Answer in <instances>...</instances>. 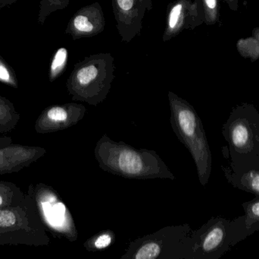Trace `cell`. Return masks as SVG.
Returning a JSON list of instances; mask_svg holds the SVG:
<instances>
[{
  "mask_svg": "<svg viewBox=\"0 0 259 259\" xmlns=\"http://www.w3.org/2000/svg\"><path fill=\"white\" fill-rule=\"evenodd\" d=\"M112 238L111 234L108 233L100 234L94 240V246L95 249H102L107 248L112 243Z\"/></svg>",
  "mask_w": 259,
  "mask_h": 259,
  "instance_id": "obj_23",
  "label": "cell"
},
{
  "mask_svg": "<svg viewBox=\"0 0 259 259\" xmlns=\"http://www.w3.org/2000/svg\"><path fill=\"white\" fill-rule=\"evenodd\" d=\"M114 57L111 53L86 56L74 65L67 88L72 100L97 106L107 97L115 79Z\"/></svg>",
  "mask_w": 259,
  "mask_h": 259,
  "instance_id": "obj_4",
  "label": "cell"
},
{
  "mask_svg": "<svg viewBox=\"0 0 259 259\" xmlns=\"http://www.w3.org/2000/svg\"><path fill=\"white\" fill-rule=\"evenodd\" d=\"M116 27L122 41L131 42L141 33L145 15L152 8V0H112Z\"/></svg>",
  "mask_w": 259,
  "mask_h": 259,
  "instance_id": "obj_8",
  "label": "cell"
},
{
  "mask_svg": "<svg viewBox=\"0 0 259 259\" xmlns=\"http://www.w3.org/2000/svg\"><path fill=\"white\" fill-rule=\"evenodd\" d=\"M21 115L13 103L0 95V133H9L18 126Z\"/></svg>",
  "mask_w": 259,
  "mask_h": 259,
  "instance_id": "obj_14",
  "label": "cell"
},
{
  "mask_svg": "<svg viewBox=\"0 0 259 259\" xmlns=\"http://www.w3.org/2000/svg\"><path fill=\"white\" fill-rule=\"evenodd\" d=\"M27 196L13 182L0 181V208L20 205Z\"/></svg>",
  "mask_w": 259,
  "mask_h": 259,
  "instance_id": "obj_15",
  "label": "cell"
},
{
  "mask_svg": "<svg viewBox=\"0 0 259 259\" xmlns=\"http://www.w3.org/2000/svg\"><path fill=\"white\" fill-rule=\"evenodd\" d=\"M70 0H41L37 21L42 25L52 13L68 7Z\"/></svg>",
  "mask_w": 259,
  "mask_h": 259,
  "instance_id": "obj_18",
  "label": "cell"
},
{
  "mask_svg": "<svg viewBox=\"0 0 259 259\" xmlns=\"http://www.w3.org/2000/svg\"><path fill=\"white\" fill-rule=\"evenodd\" d=\"M222 134L228 143L232 171L259 168V112L254 105L244 103L233 108Z\"/></svg>",
  "mask_w": 259,
  "mask_h": 259,
  "instance_id": "obj_2",
  "label": "cell"
},
{
  "mask_svg": "<svg viewBox=\"0 0 259 259\" xmlns=\"http://www.w3.org/2000/svg\"><path fill=\"white\" fill-rule=\"evenodd\" d=\"M244 209V224L249 236L259 231V198L242 204Z\"/></svg>",
  "mask_w": 259,
  "mask_h": 259,
  "instance_id": "obj_16",
  "label": "cell"
},
{
  "mask_svg": "<svg viewBox=\"0 0 259 259\" xmlns=\"http://www.w3.org/2000/svg\"><path fill=\"white\" fill-rule=\"evenodd\" d=\"M252 34H253L254 38L258 40L259 42V27L254 29L253 31H252Z\"/></svg>",
  "mask_w": 259,
  "mask_h": 259,
  "instance_id": "obj_27",
  "label": "cell"
},
{
  "mask_svg": "<svg viewBox=\"0 0 259 259\" xmlns=\"http://www.w3.org/2000/svg\"><path fill=\"white\" fill-rule=\"evenodd\" d=\"M198 3L194 0H177L169 6L163 41H170L186 29L201 22Z\"/></svg>",
  "mask_w": 259,
  "mask_h": 259,
  "instance_id": "obj_11",
  "label": "cell"
},
{
  "mask_svg": "<svg viewBox=\"0 0 259 259\" xmlns=\"http://www.w3.org/2000/svg\"><path fill=\"white\" fill-rule=\"evenodd\" d=\"M227 3H228L229 7L231 8L232 10H237L238 8V0H225Z\"/></svg>",
  "mask_w": 259,
  "mask_h": 259,
  "instance_id": "obj_25",
  "label": "cell"
},
{
  "mask_svg": "<svg viewBox=\"0 0 259 259\" xmlns=\"http://www.w3.org/2000/svg\"><path fill=\"white\" fill-rule=\"evenodd\" d=\"M161 253V247L155 242L146 243L139 249L134 258L135 259L156 258Z\"/></svg>",
  "mask_w": 259,
  "mask_h": 259,
  "instance_id": "obj_22",
  "label": "cell"
},
{
  "mask_svg": "<svg viewBox=\"0 0 259 259\" xmlns=\"http://www.w3.org/2000/svg\"><path fill=\"white\" fill-rule=\"evenodd\" d=\"M237 50L242 56L256 60L259 58V42L256 38H249L240 39L237 44Z\"/></svg>",
  "mask_w": 259,
  "mask_h": 259,
  "instance_id": "obj_19",
  "label": "cell"
},
{
  "mask_svg": "<svg viewBox=\"0 0 259 259\" xmlns=\"http://www.w3.org/2000/svg\"><path fill=\"white\" fill-rule=\"evenodd\" d=\"M47 154L38 146L12 144L0 147V175L17 173L36 162Z\"/></svg>",
  "mask_w": 259,
  "mask_h": 259,
  "instance_id": "obj_12",
  "label": "cell"
},
{
  "mask_svg": "<svg viewBox=\"0 0 259 259\" xmlns=\"http://www.w3.org/2000/svg\"><path fill=\"white\" fill-rule=\"evenodd\" d=\"M86 111L84 106L77 103L49 106L36 119L35 131L38 134H47L68 129L81 120Z\"/></svg>",
  "mask_w": 259,
  "mask_h": 259,
  "instance_id": "obj_9",
  "label": "cell"
},
{
  "mask_svg": "<svg viewBox=\"0 0 259 259\" xmlns=\"http://www.w3.org/2000/svg\"><path fill=\"white\" fill-rule=\"evenodd\" d=\"M225 178L234 188L255 195L259 198V168L232 171L230 167L222 166Z\"/></svg>",
  "mask_w": 259,
  "mask_h": 259,
  "instance_id": "obj_13",
  "label": "cell"
},
{
  "mask_svg": "<svg viewBox=\"0 0 259 259\" xmlns=\"http://www.w3.org/2000/svg\"><path fill=\"white\" fill-rule=\"evenodd\" d=\"M168 99L172 129L191 154L199 182L205 187L211 176L212 157L202 120L188 102L171 91Z\"/></svg>",
  "mask_w": 259,
  "mask_h": 259,
  "instance_id": "obj_3",
  "label": "cell"
},
{
  "mask_svg": "<svg viewBox=\"0 0 259 259\" xmlns=\"http://www.w3.org/2000/svg\"><path fill=\"white\" fill-rule=\"evenodd\" d=\"M95 156L103 170L128 179H175L154 151L137 150L104 135L97 142Z\"/></svg>",
  "mask_w": 259,
  "mask_h": 259,
  "instance_id": "obj_1",
  "label": "cell"
},
{
  "mask_svg": "<svg viewBox=\"0 0 259 259\" xmlns=\"http://www.w3.org/2000/svg\"><path fill=\"white\" fill-rule=\"evenodd\" d=\"M13 143L12 138L7 136H0V147H5Z\"/></svg>",
  "mask_w": 259,
  "mask_h": 259,
  "instance_id": "obj_24",
  "label": "cell"
},
{
  "mask_svg": "<svg viewBox=\"0 0 259 259\" xmlns=\"http://www.w3.org/2000/svg\"><path fill=\"white\" fill-rule=\"evenodd\" d=\"M249 237L244 216L233 220L211 217L195 235L193 250L199 258L218 259Z\"/></svg>",
  "mask_w": 259,
  "mask_h": 259,
  "instance_id": "obj_6",
  "label": "cell"
},
{
  "mask_svg": "<svg viewBox=\"0 0 259 259\" xmlns=\"http://www.w3.org/2000/svg\"><path fill=\"white\" fill-rule=\"evenodd\" d=\"M49 242L45 225L28 194L20 205L0 208V246H39Z\"/></svg>",
  "mask_w": 259,
  "mask_h": 259,
  "instance_id": "obj_5",
  "label": "cell"
},
{
  "mask_svg": "<svg viewBox=\"0 0 259 259\" xmlns=\"http://www.w3.org/2000/svg\"><path fill=\"white\" fill-rule=\"evenodd\" d=\"M204 19L208 25H212L219 21V2L218 0H202Z\"/></svg>",
  "mask_w": 259,
  "mask_h": 259,
  "instance_id": "obj_21",
  "label": "cell"
},
{
  "mask_svg": "<svg viewBox=\"0 0 259 259\" xmlns=\"http://www.w3.org/2000/svg\"><path fill=\"white\" fill-rule=\"evenodd\" d=\"M68 52L65 47H60L56 50L52 58L49 69V79L53 82L65 71L68 63Z\"/></svg>",
  "mask_w": 259,
  "mask_h": 259,
  "instance_id": "obj_17",
  "label": "cell"
},
{
  "mask_svg": "<svg viewBox=\"0 0 259 259\" xmlns=\"http://www.w3.org/2000/svg\"><path fill=\"white\" fill-rule=\"evenodd\" d=\"M16 2L17 0H0V9L11 6Z\"/></svg>",
  "mask_w": 259,
  "mask_h": 259,
  "instance_id": "obj_26",
  "label": "cell"
},
{
  "mask_svg": "<svg viewBox=\"0 0 259 259\" xmlns=\"http://www.w3.org/2000/svg\"><path fill=\"white\" fill-rule=\"evenodd\" d=\"M27 194L34 201L46 228L71 241L77 240V230L71 213L53 189L44 183L35 184L28 187Z\"/></svg>",
  "mask_w": 259,
  "mask_h": 259,
  "instance_id": "obj_7",
  "label": "cell"
},
{
  "mask_svg": "<svg viewBox=\"0 0 259 259\" xmlns=\"http://www.w3.org/2000/svg\"><path fill=\"white\" fill-rule=\"evenodd\" d=\"M0 82L14 88H18V79L13 68L0 56Z\"/></svg>",
  "mask_w": 259,
  "mask_h": 259,
  "instance_id": "obj_20",
  "label": "cell"
},
{
  "mask_svg": "<svg viewBox=\"0 0 259 259\" xmlns=\"http://www.w3.org/2000/svg\"><path fill=\"white\" fill-rule=\"evenodd\" d=\"M106 27V18L100 3L80 8L74 14L65 33L73 40L91 38L102 33Z\"/></svg>",
  "mask_w": 259,
  "mask_h": 259,
  "instance_id": "obj_10",
  "label": "cell"
}]
</instances>
